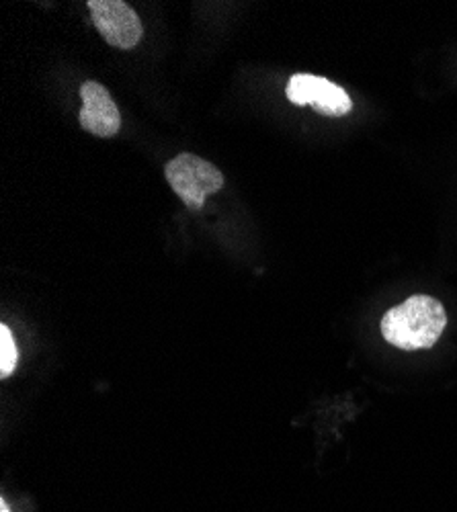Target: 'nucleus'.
Returning a JSON list of instances; mask_svg holds the SVG:
<instances>
[{
	"mask_svg": "<svg viewBox=\"0 0 457 512\" xmlns=\"http://www.w3.org/2000/svg\"><path fill=\"white\" fill-rule=\"evenodd\" d=\"M82 109L78 121L82 130L97 138H113L121 127V115L103 84L89 80L80 87Z\"/></svg>",
	"mask_w": 457,
	"mask_h": 512,
	"instance_id": "39448f33",
	"label": "nucleus"
},
{
	"mask_svg": "<svg viewBox=\"0 0 457 512\" xmlns=\"http://www.w3.org/2000/svg\"><path fill=\"white\" fill-rule=\"evenodd\" d=\"M164 177L189 209H201L207 197L224 187L220 170L191 152H183L166 162Z\"/></svg>",
	"mask_w": 457,
	"mask_h": 512,
	"instance_id": "f03ea898",
	"label": "nucleus"
},
{
	"mask_svg": "<svg viewBox=\"0 0 457 512\" xmlns=\"http://www.w3.org/2000/svg\"><path fill=\"white\" fill-rule=\"evenodd\" d=\"M91 19L109 46L132 50L140 44L144 25L138 13L121 0H91Z\"/></svg>",
	"mask_w": 457,
	"mask_h": 512,
	"instance_id": "7ed1b4c3",
	"label": "nucleus"
},
{
	"mask_svg": "<svg viewBox=\"0 0 457 512\" xmlns=\"http://www.w3.org/2000/svg\"><path fill=\"white\" fill-rule=\"evenodd\" d=\"M17 367V345L9 326H0V377L7 379Z\"/></svg>",
	"mask_w": 457,
	"mask_h": 512,
	"instance_id": "423d86ee",
	"label": "nucleus"
},
{
	"mask_svg": "<svg viewBox=\"0 0 457 512\" xmlns=\"http://www.w3.org/2000/svg\"><path fill=\"white\" fill-rule=\"evenodd\" d=\"M447 326V314L431 295H412L382 318V336L402 351L431 349Z\"/></svg>",
	"mask_w": 457,
	"mask_h": 512,
	"instance_id": "f257e3e1",
	"label": "nucleus"
},
{
	"mask_svg": "<svg viewBox=\"0 0 457 512\" xmlns=\"http://www.w3.org/2000/svg\"><path fill=\"white\" fill-rule=\"evenodd\" d=\"M0 512H11V510H9V506H7V502H5V500H0Z\"/></svg>",
	"mask_w": 457,
	"mask_h": 512,
	"instance_id": "0eeeda50",
	"label": "nucleus"
},
{
	"mask_svg": "<svg viewBox=\"0 0 457 512\" xmlns=\"http://www.w3.org/2000/svg\"><path fill=\"white\" fill-rule=\"evenodd\" d=\"M287 99L298 107L312 105L328 117H343L353 109V101L339 84L314 74H294L285 89Z\"/></svg>",
	"mask_w": 457,
	"mask_h": 512,
	"instance_id": "20e7f679",
	"label": "nucleus"
}]
</instances>
